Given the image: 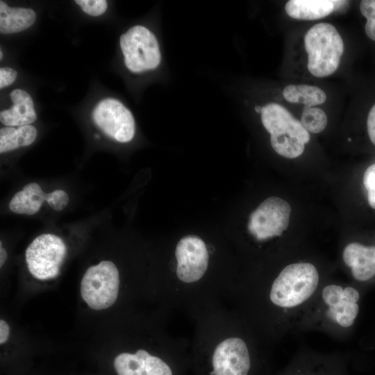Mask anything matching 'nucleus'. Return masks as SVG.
Here are the masks:
<instances>
[{
  "mask_svg": "<svg viewBox=\"0 0 375 375\" xmlns=\"http://www.w3.org/2000/svg\"><path fill=\"white\" fill-rule=\"evenodd\" d=\"M261 122L270 134L271 145L278 154L294 158L303 153L310 140L309 133L285 107L276 103L265 105L262 108Z\"/></svg>",
  "mask_w": 375,
  "mask_h": 375,
  "instance_id": "f257e3e1",
  "label": "nucleus"
},
{
  "mask_svg": "<svg viewBox=\"0 0 375 375\" xmlns=\"http://www.w3.org/2000/svg\"><path fill=\"white\" fill-rule=\"evenodd\" d=\"M319 281L318 271L312 264H290L281 270L273 281L269 292L270 301L280 308H295L312 296Z\"/></svg>",
  "mask_w": 375,
  "mask_h": 375,
  "instance_id": "f03ea898",
  "label": "nucleus"
},
{
  "mask_svg": "<svg viewBox=\"0 0 375 375\" xmlns=\"http://www.w3.org/2000/svg\"><path fill=\"white\" fill-rule=\"evenodd\" d=\"M308 53V69L317 77L334 73L344 53L343 40L335 26L319 23L312 26L304 36Z\"/></svg>",
  "mask_w": 375,
  "mask_h": 375,
  "instance_id": "7ed1b4c3",
  "label": "nucleus"
},
{
  "mask_svg": "<svg viewBox=\"0 0 375 375\" xmlns=\"http://www.w3.org/2000/svg\"><path fill=\"white\" fill-rule=\"evenodd\" d=\"M119 287L117 267L111 261L103 260L85 272L81 283V294L90 308L103 310L115 303Z\"/></svg>",
  "mask_w": 375,
  "mask_h": 375,
  "instance_id": "20e7f679",
  "label": "nucleus"
},
{
  "mask_svg": "<svg viewBox=\"0 0 375 375\" xmlns=\"http://www.w3.org/2000/svg\"><path fill=\"white\" fill-rule=\"evenodd\" d=\"M119 44L126 67L140 73L156 69L160 62L161 54L158 40L144 26L131 27L120 36Z\"/></svg>",
  "mask_w": 375,
  "mask_h": 375,
  "instance_id": "39448f33",
  "label": "nucleus"
},
{
  "mask_svg": "<svg viewBox=\"0 0 375 375\" xmlns=\"http://www.w3.org/2000/svg\"><path fill=\"white\" fill-rule=\"evenodd\" d=\"M66 253V245L60 237L42 234L36 237L26 250L28 271L39 280L54 278L60 273Z\"/></svg>",
  "mask_w": 375,
  "mask_h": 375,
  "instance_id": "423d86ee",
  "label": "nucleus"
},
{
  "mask_svg": "<svg viewBox=\"0 0 375 375\" xmlns=\"http://www.w3.org/2000/svg\"><path fill=\"white\" fill-rule=\"evenodd\" d=\"M290 212V206L285 200L269 197L251 214L248 230L258 240L281 236L288 226Z\"/></svg>",
  "mask_w": 375,
  "mask_h": 375,
  "instance_id": "0eeeda50",
  "label": "nucleus"
},
{
  "mask_svg": "<svg viewBox=\"0 0 375 375\" xmlns=\"http://www.w3.org/2000/svg\"><path fill=\"white\" fill-rule=\"evenodd\" d=\"M92 120L106 135L119 142L131 141L135 124L131 111L114 98L101 100L94 108Z\"/></svg>",
  "mask_w": 375,
  "mask_h": 375,
  "instance_id": "6e6552de",
  "label": "nucleus"
},
{
  "mask_svg": "<svg viewBox=\"0 0 375 375\" xmlns=\"http://www.w3.org/2000/svg\"><path fill=\"white\" fill-rule=\"evenodd\" d=\"M175 256L176 275L184 283L199 281L206 272L209 255L205 242L198 236L187 235L178 242Z\"/></svg>",
  "mask_w": 375,
  "mask_h": 375,
  "instance_id": "1a4fd4ad",
  "label": "nucleus"
},
{
  "mask_svg": "<svg viewBox=\"0 0 375 375\" xmlns=\"http://www.w3.org/2000/svg\"><path fill=\"white\" fill-rule=\"evenodd\" d=\"M322 297L328 308L327 316L333 322L343 328L353 326L360 310V292L357 289L330 284L323 288Z\"/></svg>",
  "mask_w": 375,
  "mask_h": 375,
  "instance_id": "9d476101",
  "label": "nucleus"
},
{
  "mask_svg": "<svg viewBox=\"0 0 375 375\" xmlns=\"http://www.w3.org/2000/svg\"><path fill=\"white\" fill-rule=\"evenodd\" d=\"M251 358L247 346L240 338H229L215 348L212 356L215 375H249Z\"/></svg>",
  "mask_w": 375,
  "mask_h": 375,
  "instance_id": "9b49d317",
  "label": "nucleus"
},
{
  "mask_svg": "<svg viewBox=\"0 0 375 375\" xmlns=\"http://www.w3.org/2000/svg\"><path fill=\"white\" fill-rule=\"evenodd\" d=\"M114 367L118 375H172L169 365L144 349L116 356Z\"/></svg>",
  "mask_w": 375,
  "mask_h": 375,
  "instance_id": "f8f14e48",
  "label": "nucleus"
},
{
  "mask_svg": "<svg viewBox=\"0 0 375 375\" xmlns=\"http://www.w3.org/2000/svg\"><path fill=\"white\" fill-rule=\"evenodd\" d=\"M342 257L356 281L366 282L375 276V246L349 243L345 247Z\"/></svg>",
  "mask_w": 375,
  "mask_h": 375,
  "instance_id": "ddd939ff",
  "label": "nucleus"
},
{
  "mask_svg": "<svg viewBox=\"0 0 375 375\" xmlns=\"http://www.w3.org/2000/svg\"><path fill=\"white\" fill-rule=\"evenodd\" d=\"M13 106L0 112L1 122L7 126L30 125L37 118L34 103L26 91L15 89L10 94Z\"/></svg>",
  "mask_w": 375,
  "mask_h": 375,
  "instance_id": "4468645a",
  "label": "nucleus"
},
{
  "mask_svg": "<svg viewBox=\"0 0 375 375\" xmlns=\"http://www.w3.org/2000/svg\"><path fill=\"white\" fill-rule=\"evenodd\" d=\"M339 1L332 0H290L285 6L286 13L292 18L315 20L330 15Z\"/></svg>",
  "mask_w": 375,
  "mask_h": 375,
  "instance_id": "2eb2a0df",
  "label": "nucleus"
},
{
  "mask_svg": "<svg viewBox=\"0 0 375 375\" xmlns=\"http://www.w3.org/2000/svg\"><path fill=\"white\" fill-rule=\"evenodd\" d=\"M36 14L31 8H11L0 1V32L10 34L29 28L35 21Z\"/></svg>",
  "mask_w": 375,
  "mask_h": 375,
  "instance_id": "dca6fc26",
  "label": "nucleus"
},
{
  "mask_svg": "<svg viewBox=\"0 0 375 375\" xmlns=\"http://www.w3.org/2000/svg\"><path fill=\"white\" fill-rule=\"evenodd\" d=\"M47 198V194L38 183H31L13 196L9 208L15 213L32 215L39 211Z\"/></svg>",
  "mask_w": 375,
  "mask_h": 375,
  "instance_id": "f3484780",
  "label": "nucleus"
},
{
  "mask_svg": "<svg viewBox=\"0 0 375 375\" xmlns=\"http://www.w3.org/2000/svg\"><path fill=\"white\" fill-rule=\"evenodd\" d=\"M37 130L32 125L6 126L0 129V152L4 153L32 144L37 137Z\"/></svg>",
  "mask_w": 375,
  "mask_h": 375,
  "instance_id": "a211bd4d",
  "label": "nucleus"
},
{
  "mask_svg": "<svg viewBox=\"0 0 375 375\" xmlns=\"http://www.w3.org/2000/svg\"><path fill=\"white\" fill-rule=\"evenodd\" d=\"M284 99L290 103H302L305 107H313L324 103L325 92L317 86L308 85H289L283 91Z\"/></svg>",
  "mask_w": 375,
  "mask_h": 375,
  "instance_id": "6ab92c4d",
  "label": "nucleus"
},
{
  "mask_svg": "<svg viewBox=\"0 0 375 375\" xmlns=\"http://www.w3.org/2000/svg\"><path fill=\"white\" fill-rule=\"evenodd\" d=\"M286 375H343L340 365L329 362L298 364L291 367Z\"/></svg>",
  "mask_w": 375,
  "mask_h": 375,
  "instance_id": "aec40b11",
  "label": "nucleus"
},
{
  "mask_svg": "<svg viewBox=\"0 0 375 375\" xmlns=\"http://www.w3.org/2000/svg\"><path fill=\"white\" fill-rule=\"evenodd\" d=\"M328 119L322 109L315 107H304L301 117V123L308 132L319 133L324 131Z\"/></svg>",
  "mask_w": 375,
  "mask_h": 375,
  "instance_id": "412c9836",
  "label": "nucleus"
},
{
  "mask_svg": "<svg viewBox=\"0 0 375 375\" xmlns=\"http://www.w3.org/2000/svg\"><path fill=\"white\" fill-rule=\"evenodd\" d=\"M360 10L367 19L365 33L369 38L375 41V0L361 1Z\"/></svg>",
  "mask_w": 375,
  "mask_h": 375,
  "instance_id": "4be33fe9",
  "label": "nucleus"
},
{
  "mask_svg": "<svg viewBox=\"0 0 375 375\" xmlns=\"http://www.w3.org/2000/svg\"><path fill=\"white\" fill-rule=\"evenodd\" d=\"M82 10L92 16H99L104 13L108 8L106 0H76Z\"/></svg>",
  "mask_w": 375,
  "mask_h": 375,
  "instance_id": "5701e85b",
  "label": "nucleus"
},
{
  "mask_svg": "<svg viewBox=\"0 0 375 375\" xmlns=\"http://www.w3.org/2000/svg\"><path fill=\"white\" fill-rule=\"evenodd\" d=\"M363 184L367 191L369 206L375 209V164L367 167L363 176Z\"/></svg>",
  "mask_w": 375,
  "mask_h": 375,
  "instance_id": "b1692460",
  "label": "nucleus"
},
{
  "mask_svg": "<svg viewBox=\"0 0 375 375\" xmlns=\"http://www.w3.org/2000/svg\"><path fill=\"white\" fill-rule=\"evenodd\" d=\"M46 201L52 209L59 211L63 210L67 206L69 197L66 192L61 190H56L47 193Z\"/></svg>",
  "mask_w": 375,
  "mask_h": 375,
  "instance_id": "393cba45",
  "label": "nucleus"
},
{
  "mask_svg": "<svg viewBox=\"0 0 375 375\" xmlns=\"http://www.w3.org/2000/svg\"><path fill=\"white\" fill-rule=\"evenodd\" d=\"M17 72L10 67L0 69V88L2 89L12 84L16 79Z\"/></svg>",
  "mask_w": 375,
  "mask_h": 375,
  "instance_id": "a878e982",
  "label": "nucleus"
},
{
  "mask_svg": "<svg viewBox=\"0 0 375 375\" xmlns=\"http://www.w3.org/2000/svg\"><path fill=\"white\" fill-rule=\"evenodd\" d=\"M367 128L369 139L375 145V103L369 112L367 119Z\"/></svg>",
  "mask_w": 375,
  "mask_h": 375,
  "instance_id": "bb28decb",
  "label": "nucleus"
},
{
  "mask_svg": "<svg viewBox=\"0 0 375 375\" xmlns=\"http://www.w3.org/2000/svg\"><path fill=\"white\" fill-rule=\"evenodd\" d=\"M10 327L3 319L0 320V344H4L8 339Z\"/></svg>",
  "mask_w": 375,
  "mask_h": 375,
  "instance_id": "cd10ccee",
  "label": "nucleus"
},
{
  "mask_svg": "<svg viewBox=\"0 0 375 375\" xmlns=\"http://www.w3.org/2000/svg\"><path fill=\"white\" fill-rule=\"evenodd\" d=\"M1 247H0V267H1L5 263L6 259H7V252L5 250L3 247H2V243L1 242Z\"/></svg>",
  "mask_w": 375,
  "mask_h": 375,
  "instance_id": "c85d7f7f",
  "label": "nucleus"
},
{
  "mask_svg": "<svg viewBox=\"0 0 375 375\" xmlns=\"http://www.w3.org/2000/svg\"><path fill=\"white\" fill-rule=\"evenodd\" d=\"M262 108V107H260V106H255V110H256L257 112L261 113Z\"/></svg>",
  "mask_w": 375,
  "mask_h": 375,
  "instance_id": "c756f323",
  "label": "nucleus"
},
{
  "mask_svg": "<svg viewBox=\"0 0 375 375\" xmlns=\"http://www.w3.org/2000/svg\"><path fill=\"white\" fill-rule=\"evenodd\" d=\"M2 55H3V53H2V51H0V59H1V60L2 59Z\"/></svg>",
  "mask_w": 375,
  "mask_h": 375,
  "instance_id": "7c9ffc66",
  "label": "nucleus"
}]
</instances>
